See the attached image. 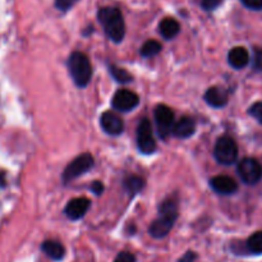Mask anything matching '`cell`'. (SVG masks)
Instances as JSON below:
<instances>
[{"instance_id": "1", "label": "cell", "mask_w": 262, "mask_h": 262, "mask_svg": "<svg viewBox=\"0 0 262 262\" xmlns=\"http://www.w3.org/2000/svg\"><path fill=\"white\" fill-rule=\"evenodd\" d=\"M177 217H178V200L176 197H169L159 207V217L151 223L148 233L151 237L160 239L166 237L171 228L174 227Z\"/></svg>"}, {"instance_id": "2", "label": "cell", "mask_w": 262, "mask_h": 262, "mask_svg": "<svg viewBox=\"0 0 262 262\" xmlns=\"http://www.w3.org/2000/svg\"><path fill=\"white\" fill-rule=\"evenodd\" d=\"M97 19L104 27L107 37L114 42H122L125 36V23L122 12L114 7H104L97 12Z\"/></svg>"}, {"instance_id": "3", "label": "cell", "mask_w": 262, "mask_h": 262, "mask_svg": "<svg viewBox=\"0 0 262 262\" xmlns=\"http://www.w3.org/2000/svg\"><path fill=\"white\" fill-rule=\"evenodd\" d=\"M69 73L73 78L74 83L79 87H86L91 81L92 68L89 58L83 53L74 51L71 54L68 60Z\"/></svg>"}, {"instance_id": "4", "label": "cell", "mask_w": 262, "mask_h": 262, "mask_svg": "<svg viewBox=\"0 0 262 262\" xmlns=\"http://www.w3.org/2000/svg\"><path fill=\"white\" fill-rule=\"evenodd\" d=\"M214 156L216 161L223 165H232L237 161L238 146L229 136H223L217 140L214 148Z\"/></svg>"}, {"instance_id": "5", "label": "cell", "mask_w": 262, "mask_h": 262, "mask_svg": "<svg viewBox=\"0 0 262 262\" xmlns=\"http://www.w3.org/2000/svg\"><path fill=\"white\" fill-rule=\"evenodd\" d=\"M92 166H94V158H92L91 154L79 155L78 158L72 160L66 168V170L63 173V182L64 183H68V182L83 176Z\"/></svg>"}, {"instance_id": "6", "label": "cell", "mask_w": 262, "mask_h": 262, "mask_svg": "<svg viewBox=\"0 0 262 262\" xmlns=\"http://www.w3.org/2000/svg\"><path fill=\"white\" fill-rule=\"evenodd\" d=\"M238 174L246 184L255 186L262 178V165L256 159L246 158L238 164Z\"/></svg>"}, {"instance_id": "7", "label": "cell", "mask_w": 262, "mask_h": 262, "mask_svg": "<svg viewBox=\"0 0 262 262\" xmlns=\"http://www.w3.org/2000/svg\"><path fill=\"white\" fill-rule=\"evenodd\" d=\"M155 122L158 127L159 136L164 140L169 137L173 133L174 128V113L166 105H159L155 109Z\"/></svg>"}, {"instance_id": "8", "label": "cell", "mask_w": 262, "mask_h": 262, "mask_svg": "<svg viewBox=\"0 0 262 262\" xmlns=\"http://www.w3.org/2000/svg\"><path fill=\"white\" fill-rule=\"evenodd\" d=\"M137 146L138 150L145 155L155 152L156 142L154 140L152 128H151L148 119L141 120L137 128Z\"/></svg>"}, {"instance_id": "9", "label": "cell", "mask_w": 262, "mask_h": 262, "mask_svg": "<svg viewBox=\"0 0 262 262\" xmlns=\"http://www.w3.org/2000/svg\"><path fill=\"white\" fill-rule=\"evenodd\" d=\"M140 104V97L137 94L129 90H118L113 97V106L118 112L127 113L137 107Z\"/></svg>"}, {"instance_id": "10", "label": "cell", "mask_w": 262, "mask_h": 262, "mask_svg": "<svg viewBox=\"0 0 262 262\" xmlns=\"http://www.w3.org/2000/svg\"><path fill=\"white\" fill-rule=\"evenodd\" d=\"M100 123L102 129L110 136H119L124 130V123L122 118L114 112H105L100 118Z\"/></svg>"}, {"instance_id": "11", "label": "cell", "mask_w": 262, "mask_h": 262, "mask_svg": "<svg viewBox=\"0 0 262 262\" xmlns=\"http://www.w3.org/2000/svg\"><path fill=\"white\" fill-rule=\"evenodd\" d=\"M91 206V201L86 197H77L71 200L66 206V215L72 220H78L84 216Z\"/></svg>"}, {"instance_id": "12", "label": "cell", "mask_w": 262, "mask_h": 262, "mask_svg": "<svg viewBox=\"0 0 262 262\" xmlns=\"http://www.w3.org/2000/svg\"><path fill=\"white\" fill-rule=\"evenodd\" d=\"M210 186L220 194H232L238 189L237 182L228 176H217L210 181Z\"/></svg>"}, {"instance_id": "13", "label": "cell", "mask_w": 262, "mask_h": 262, "mask_svg": "<svg viewBox=\"0 0 262 262\" xmlns=\"http://www.w3.org/2000/svg\"><path fill=\"white\" fill-rule=\"evenodd\" d=\"M228 61L230 66L235 69H242L250 61V54H248L247 49L242 48V46H237L233 48L228 54Z\"/></svg>"}, {"instance_id": "14", "label": "cell", "mask_w": 262, "mask_h": 262, "mask_svg": "<svg viewBox=\"0 0 262 262\" xmlns=\"http://www.w3.org/2000/svg\"><path fill=\"white\" fill-rule=\"evenodd\" d=\"M196 130V123L191 117H183L174 124L173 135L178 138H188Z\"/></svg>"}, {"instance_id": "15", "label": "cell", "mask_w": 262, "mask_h": 262, "mask_svg": "<svg viewBox=\"0 0 262 262\" xmlns=\"http://www.w3.org/2000/svg\"><path fill=\"white\" fill-rule=\"evenodd\" d=\"M205 100L214 107H223L228 104V94L222 87H211L205 94Z\"/></svg>"}, {"instance_id": "16", "label": "cell", "mask_w": 262, "mask_h": 262, "mask_svg": "<svg viewBox=\"0 0 262 262\" xmlns=\"http://www.w3.org/2000/svg\"><path fill=\"white\" fill-rule=\"evenodd\" d=\"M159 31H160V35L163 36L166 40H171V38L176 37L179 32H181V25L177 19L174 18H164L163 20L159 25Z\"/></svg>"}, {"instance_id": "17", "label": "cell", "mask_w": 262, "mask_h": 262, "mask_svg": "<svg viewBox=\"0 0 262 262\" xmlns=\"http://www.w3.org/2000/svg\"><path fill=\"white\" fill-rule=\"evenodd\" d=\"M41 250L45 252L48 257H50L54 261L63 260L64 255H66V248L60 242L56 241H45L41 246Z\"/></svg>"}, {"instance_id": "18", "label": "cell", "mask_w": 262, "mask_h": 262, "mask_svg": "<svg viewBox=\"0 0 262 262\" xmlns=\"http://www.w3.org/2000/svg\"><path fill=\"white\" fill-rule=\"evenodd\" d=\"M247 250L252 255H262V230L256 232L248 238L247 241Z\"/></svg>"}, {"instance_id": "19", "label": "cell", "mask_w": 262, "mask_h": 262, "mask_svg": "<svg viewBox=\"0 0 262 262\" xmlns=\"http://www.w3.org/2000/svg\"><path fill=\"white\" fill-rule=\"evenodd\" d=\"M161 43L156 40H148L141 48V55L145 56V58H151V56L158 55L161 51Z\"/></svg>"}, {"instance_id": "20", "label": "cell", "mask_w": 262, "mask_h": 262, "mask_svg": "<svg viewBox=\"0 0 262 262\" xmlns=\"http://www.w3.org/2000/svg\"><path fill=\"white\" fill-rule=\"evenodd\" d=\"M124 186H125V189H127L130 194H136L143 188V186H145V182H143V179L140 178V177L132 176V177H129V178L125 179Z\"/></svg>"}, {"instance_id": "21", "label": "cell", "mask_w": 262, "mask_h": 262, "mask_svg": "<svg viewBox=\"0 0 262 262\" xmlns=\"http://www.w3.org/2000/svg\"><path fill=\"white\" fill-rule=\"evenodd\" d=\"M110 74H112L118 82H120V83H127V82L132 81V76H130L125 69L118 68V67H110Z\"/></svg>"}, {"instance_id": "22", "label": "cell", "mask_w": 262, "mask_h": 262, "mask_svg": "<svg viewBox=\"0 0 262 262\" xmlns=\"http://www.w3.org/2000/svg\"><path fill=\"white\" fill-rule=\"evenodd\" d=\"M248 113H250L251 117L255 118L258 123H261L262 124V102L261 101L253 104L252 106L250 107V110H248Z\"/></svg>"}, {"instance_id": "23", "label": "cell", "mask_w": 262, "mask_h": 262, "mask_svg": "<svg viewBox=\"0 0 262 262\" xmlns=\"http://www.w3.org/2000/svg\"><path fill=\"white\" fill-rule=\"evenodd\" d=\"M78 0H55V8L61 10V12H67L71 9Z\"/></svg>"}, {"instance_id": "24", "label": "cell", "mask_w": 262, "mask_h": 262, "mask_svg": "<svg viewBox=\"0 0 262 262\" xmlns=\"http://www.w3.org/2000/svg\"><path fill=\"white\" fill-rule=\"evenodd\" d=\"M222 2L223 0H201V7L207 12H211V10L216 9L222 4Z\"/></svg>"}, {"instance_id": "25", "label": "cell", "mask_w": 262, "mask_h": 262, "mask_svg": "<svg viewBox=\"0 0 262 262\" xmlns=\"http://www.w3.org/2000/svg\"><path fill=\"white\" fill-rule=\"evenodd\" d=\"M242 4L246 8L252 10H261L262 9V0H241Z\"/></svg>"}, {"instance_id": "26", "label": "cell", "mask_w": 262, "mask_h": 262, "mask_svg": "<svg viewBox=\"0 0 262 262\" xmlns=\"http://www.w3.org/2000/svg\"><path fill=\"white\" fill-rule=\"evenodd\" d=\"M114 262H136V257L135 255L130 252H120L119 255L115 257Z\"/></svg>"}, {"instance_id": "27", "label": "cell", "mask_w": 262, "mask_h": 262, "mask_svg": "<svg viewBox=\"0 0 262 262\" xmlns=\"http://www.w3.org/2000/svg\"><path fill=\"white\" fill-rule=\"evenodd\" d=\"M253 68L256 71H262V49L256 51L255 61H253Z\"/></svg>"}, {"instance_id": "28", "label": "cell", "mask_w": 262, "mask_h": 262, "mask_svg": "<svg viewBox=\"0 0 262 262\" xmlns=\"http://www.w3.org/2000/svg\"><path fill=\"white\" fill-rule=\"evenodd\" d=\"M91 189H92V192L96 194V196H100V194L104 192V184H102L101 182L96 181V182H94V184H92Z\"/></svg>"}, {"instance_id": "29", "label": "cell", "mask_w": 262, "mask_h": 262, "mask_svg": "<svg viewBox=\"0 0 262 262\" xmlns=\"http://www.w3.org/2000/svg\"><path fill=\"white\" fill-rule=\"evenodd\" d=\"M196 258H197L196 253L192 252V251H189V252H187L186 255H184L178 262H194Z\"/></svg>"}, {"instance_id": "30", "label": "cell", "mask_w": 262, "mask_h": 262, "mask_svg": "<svg viewBox=\"0 0 262 262\" xmlns=\"http://www.w3.org/2000/svg\"><path fill=\"white\" fill-rule=\"evenodd\" d=\"M5 184V179H4V174L0 173V187H3Z\"/></svg>"}]
</instances>
